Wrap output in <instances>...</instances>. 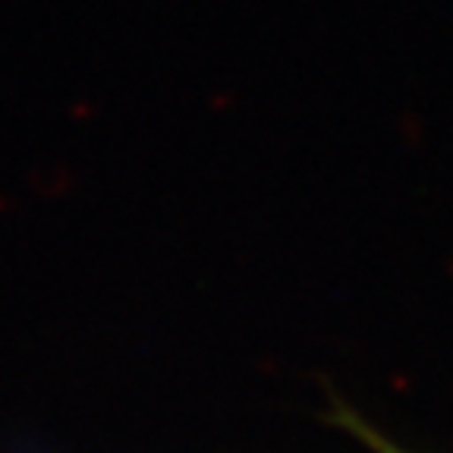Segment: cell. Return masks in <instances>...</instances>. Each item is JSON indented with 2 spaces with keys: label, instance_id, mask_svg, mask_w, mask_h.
<instances>
[{
  "label": "cell",
  "instance_id": "6da1fadb",
  "mask_svg": "<svg viewBox=\"0 0 453 453\" xmlns=\"http://www.w3.org/2000/svg\"><path fill=\"white\" fill-rule=\"evenodd\" d=\"M331 422L337 425V428H347L349 434H356V438L362 441V444H368L375 453H410L403 450V447H396L394 441H388L384 434H378V428L372 422H365V418L359 416L356 410H349L343 400H334L331 406Z\"/></svg>",
  "mask_w": 453,
  "mask_h": 453
}]
</instances>
